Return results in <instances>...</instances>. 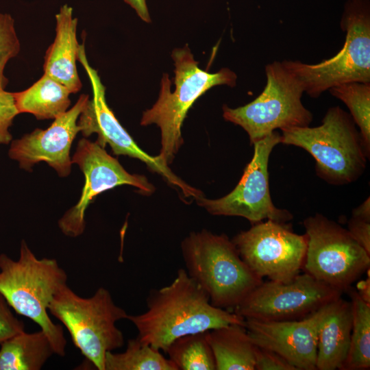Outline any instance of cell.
<instances>
[{
	"label": "cell",
	"instance_id": "1",
	"mask_svg": "<svg viewBox=\"0 0 370 370\" xmlns=\"http://www.w3.org/2000/svg\"><path fill=\"white\" fill-rule=\"evenodd\" d=\"M146 305L145 312L128 314L127 319L143 343L164 353L181 336L232 323L245 325L241 316L212 306L207 293L183 268L169 285L151 289Z\"/></svg>",
	"mask_w": 370,
	"mask_h": 370
},
{
	"label": "cell",
	"instance_id": "2",
	"mask_svg": "<svg viewBox=\"0 0 370 370\" xmlns=\"http://www.w3.org/2000/svg\"><path fill=\"white\" fill-rule=\"evenodd\" d=\"M67 275L55 259L38 258L22 241L18 260L0 255V293L16 313L37 323L49 337L54 353L65 356L66 340L61 325L54 323L48 307Z\"/></svg>",
	"mask_w": 370,
	"mask_h": 370
},
{
	"label": "cell",
	"instance_id": "3",
	"mask_svg": "<svg viewBox=\"0 0 370 370\" xmlns=\"http://www.w3.org/2000/svg\"><path fill=\"white\" fill-rule=\"evenodd\" d=\"M188 275L207 293L211 304L233 311L262 282L243 260L225 234L193 232L181 244Z\"/></svg>",
	"mask_w": 370,
	"mask_h": 370
},
{
	"label": "cell",
	"instance_id": "4",
	"mask_svg": "<svg viewBox=\"0 0 370 370\" xmlns=\"http://www.w3.org/2000/svg\"><path fill=\"white\" fill-rule=\"evenodd\" d=\"M281 143L308 152L317 176L334 186L358 180L369 158L352 117L339 106L330 108L319 126L282 130Z\"/></svg>",
	"mask_w": 370,
	"mask_h": 370
},
{
	"label": "cell",
	"instance_id": "5",
	"mask_svg": "<svg viewBox=\"0 0 370 370\" xmlns=\"http://www.w3.org/2000/svg\"><path fill=\"white\" fill-rule=\"evenodd\" d=\"M175 65V90L167 74L161 79L158 99L143 112L140 124L157 125L161 132V149L158 155L170 164L181 147L183 140L181 128L188 110L196 100L210 88L219 85L233 87L236 84V73L223 68L211 73L198 66L187 45L177 48L171 54Z\"/></svg>",
	"mask_w": 370,
	"mask_h": 370
},
{
	"label": "cell",
	"instance_id": "6",
	"mask_svg": "<svg viewBox=\"0 0 370 370\" xmlns=\"http://www.w3.org/2000/svg\"><path fill=\"white\" fill-rule=\"evenodd\" d=\"M48 312L62 323L73 344L96 369L105 370L106 353L124 345L123 334L116 323L127 319L128 314L103 287L84 298L66 284L53 296Z\"/></svg>",
	"mask_w": 370,
	"mask_h": 370
},
{
	"label": "cell",
	"instance_id": "7",
	"mask_svg": "<svg viewBox=\"0 0 370 370\" xmlns=\"http://www.w3.org/2000/svg\"><path fill=\"white\" fill-rule=\"evenodd\" d=\"M341 25L346 32L345 40L334 56L317 64L282 61L310 97H319L323 92L343 84L370 83V10L367 0L347 2Z\"/></svg>",
	"mask_w": 370,
	"mask_h": 370
},
{
	"label": "cell",
	"instance_id": "8",
	"mask_svg": "<svg viewBox=\"0 0 370 370\" xmlns=\"http://www.w3.org/2000/svg\"><path fill=\"white\" fill-rule=\"evenodd\" d=\"M265 73L266 86L254 100L236 108L223 107L224 119L243 127L251 144L278 129L306 127L313 120L301 102V82L282 62L267 64Z\"/></svg>",
	"mask_w": 370,
	"mask_h": 370
},
{
	"label": "cell",
	"instance_id": "9",
	"mask_svg": "<svg viewBox=\"0 0 370 370\" xmlns=\"http://www.w3.org/2000/svg\"><path fill=\"white\" fill-rule=\"evenodd\" d=\"M307 249L303 268L343 293L370 268L369 254L348 230L320 213L304 220Z\"/></svg>",
	"mask_w": 370,
	"mask_h": 370
},
{
	"label": "cell",
	"instance_id": "10",
	"mask_svg": "<svg viewBox=\"0 0 370 370\" xmlns=\"http://www.w3.org/2000/svg\"><path fill=\"white\" fill-rule=\"evenodd\" d=\"M280 143L281 134L276 130L254 143L253 158L236 186L217 199L204 196L196 198L198 205L212 215L241 217L252 225L264 219L280 223L292 220L291 212L277 208L270 195L269 160L272 150Z\"/></svg>",
	"mask_w": 370,
	"mask_h": 370
},
{
	"label": "cell",
	"instance_id": "11",
	"mask_svg": "<svg viewBox=\"0 0 370 370\" xmlns=\"http://www.w3.org/2000/svg\"><path fill=\"white\" fill-rule=\"evenodd\" d=\"M232 241L243 260L261 278L287 282L303 268L307 236L293 232L286 223L258 222Z\"/></svg>",
	"mask_w": 370,
	"mask_h": 370
},
{
	"label": "cell",
	"instance_id": "12",
	"mask_svg": "<svg viewBox=\"0 0 370 370\" xmlns=\"http://www.w3.org/2000/svg\"><path fill=\"white\" fill-rule=\"evenodd\" d=\"M343 293L305 272L287 282L269 280L254 288L232 312L264 321L299 320Z\"/></svg>",
	"mask_w": 370,
	"mask_h": 370
},
{
	"label": "cell",
	"instance_id": "13",
	"mask_svg": "<svg viewBox=\"0 0 370 370\" xmlns=\"http://www.w3.org/2000/svg\"><path fill=\"white\" fill-rule=\"evenodd\" d=\"M77 60H79L90 81L92 99H88L82 110L77 125L84 137L96 133V142L101 147L108 145L114 154L128 156L143 162L153 171L162 175L169 184L180 188L186 197L194 199L202 195V193L188 185L175 174L159 156H151L143 151L131 136L122 127L106 100V88L97 71L88 63L84 43L79 45Z\"/></svg>",
	"mask_w": 370,
	"mask_h": 370
},
{
	"label": "cell",
	"instance_id": "14",
	"mask_svg": "<svg viewBox=\"0 0 370 370\" xmlns=\"http://www.w3.org/2000/svg\"><path fill=\"white\" fill-rule=\"evenodd\" d=\"M71 160L83 172L85 183L78 202L58 221L59 227L68 236L76 237L84 232L86 210L99 193L121 185L134 186L145 194L154 190L145 176L129 173L97 142L82 138Z\"/></svg>",
	"mask_w": 370,
	"mask_h": 370
},
{
	"label": "cell",
	"instance_id": "15",
	"mask_svg": "<svg viewBox=\"0 0 370 370\" xmlns=\"http://www.w3.org/2000/svg\"><path fill=\"white\" fill-rule=\"evenodd\" d=\"M88 99V95H82L75 104L56 118L47 129H36L12 141L9 157L27 171L43 161L54 169L60 176L69 175L72 164L71 144L80 132L77 120Z\"/></svg>",
	"mask_w": 370,
	"mask_h": 370
},
{
	"label": "cell",
	"instance_id": "16",
	"mask_svg": "<svg viewBox=\"0 0 370 370\" xmlns=\"http://www.w3.org/2000/svg\"><path fill=\"white\" fill-rule=\"evenodd\" d=\"M325 308L299 320L245 319V327L255 345L278 353L297 370H317V334Z\"/></svg>",
	"mask_w": 370,
	"mask_h": 370
},
{
	"label": "cell",
	"instance_id": "17",
	"mask_svg": "<svg viewBox=\"0 0 370 370\" xmlns=\"http://www.w3.org/2000/svg\"><path fill=\"white\" fill-rule=\"evenodd\" d=\"M56 37L45 53L44 73L76 93L82 86L76 66L77 18L73 17L72 8L65 4L56 14Z\"/></svg>",
	"mask_w": 370,
	"mask_h": 370
},
{
	"label": "cell",
	"instance_id": "18",
	"mask_svg": "<svg viewBox=\"0 0 370 370\" xmlns=\"http://www.w3.org/2000/svg\"><path fill=\"white\" fill-rule=\"evenodd\" d=\"M352 325L350 301L340 297L325 305L317 334V370H342L349 347Z\"/></svg>",
	"mask_w": 370,
	"mask_h": 370
},
{
	"label": "cell",
	"instance_id": "19",
	"mask_svg": "<svg viewBox=\"0 0 370 370\" xmlns=\"http://www.w3.org/2000/svg\"><path fill=\"white\" fill-rule=\"evenodd\" d=\"M216 370H254L255 347L244 325L232 323L207 332Z\"/></svg>",
	"mask_w": 370,
	"mask_h": 370
},
{
	"label": "cell",
	"instance_id": "20",
	"mask_svg": "<svg viewBox=\"0 0 370 370\" xmlns=\"http://www.w3.org/2000/svg\"><path fill=\"white\" fill-rule=\"evenodd\" d=\"M70 90L49 75H43L28 88L14 92L19 113L33 114L37 119H55L68 110Z\"/></svg>",
	"mask_w": 370,
	"mask_h": 370
},
{
	"label": "cell",
	"instance_id": "21",
	"mask_svg": "<svg viewBox=\"0 0 370 370\" xmlns=\"http://www.w3.org/2000/svg\"><path fill=\"white\" fill-rule=\"evenodd\" d=\"M0 345V370H39L55 354L42 330L33 333L24 331Z\"/></svg>",
	"mask_w": 370,
	"mask_h": 370
},
{
	"label": "cell",
	"instance_id": "22",
	"mask_svg": "<svg viewBox=\"0 0 370 370\" xmlns=\"http://www.w3.org/2000/svg\"><path fill=\"white\" fill-rule=\"evenodd\" d=\"M345 293L350 297L352 325L342 370H367L370 368V304L362 299L352 286Z\"/></svg>",
	"mask_w": 370,
	"mask_h": 370
},
{
	"label": "cell",
	"instance_id": "23",
	"mask_svg": "<svg viewBox=\"0 0 370 370\" xmlns=\"http://www.w3.org/2000/svg\"><path fill=\"white\" fill-rule=\"evenodd\" d=\"M105 370H177L160 352L143 343L137 336L127 340L125 352H108Z\"/></svg>",
	"mask_w": 370,
	"mask_h": 370
},
{
	"label": "cell",
	"instance_id": "24",
	"mask_svg": "<svg viewBox=\"0 0 370 370\" xmlns=\"http://www.w3.org/2000/svg\"><path fill=\"white\" fill-rule=\"evenodd\" d=\"M207 332L181 336L169 345L165 354L177 370H216Z\"/></svg>",
	"mask_w": 370,
	"mask_h": 370
},
{
	"label": "cell",
	"instance_id": "25",
	"mask_svg": "<svg viewBox=\"0 0 370 370\" xmlns=\"http://www.w3.org/2000/svg\"><path fill=\"white\" fill-rule=\"evenodd\" d=\"M348 108L367 153L370 154V83L350 82L330 88Z\"/></svg>",
	"mask_w": 370,
	"mask_h": 370
},
{
	"label": "cell",
	"instance_id": "26",
	"mask_svg": "<svg viewBox=\"0 0 370 370\" xmlns=\"http://www.w3.org/2000/svg\"><path fill=\"white\" fill-rule=\"evenodd\" d=\"M20 49L14 20L9 14H0V89H4L8 83L4 75L6 64L18 54Z\"/></svg>",
	"mask_w": 370,
	"mask_h": 370
},
{
	"label": "cell",
	"instance_id": "27",
	"mask_svg": "<svg viewBox=\"0 0 370 370\" xmlns=\"http://www.w3.org/2000/svg\"><path fill=\"white\" fill-rule=\"evenodd\" d=\"M18 114L14 92L0 89V144H8L11 141L9 128Z\"/></svg>",
	"mask_w": 370,
	"mask_h": 370
},
{
	"label": "cell",
	"instance_id": "28",
	"mask_svg": "<svg viewBox=\"0 0 370 370\" xmlns=\"http://www.w3.org/2000/svg\"><path fill=\"white\" fill-rule=\"evenodd\" d=\"M9 306L0 293V344L25 331L24 323L14 316Z\"/></svg>",
	"mask_w": 370,
	"mask_h": 370
},
{
	"label": "cell",
	"instance_id": "29",
	"mask_svg": "<svg viewBox=\"0 0 370 370\" xmlns=\"http://www.w3.org/2000/svg\"><path fill=\"white\" fill-rule=\"evenodd\" d=\"M254 370H297L278 353L256 345Z\"/></svg>",
	"mask_w": 370,
	"mask_h": 370
},
{
	"label": "cell",
	"instance_id": "30",
	"mask_svg": "<svg viewBox=\"0 0 370 370\" xmlns=\"http://www.w3.org/2000/svg\"><path fill=\"white\" fill-rule=\"evenodd\" d=\"M347 227L352 238L370 254V221L352 217Z\"/></svg>",
	"mask_w": 370,
	"mask_h": 370
},
{
	"label": "cell",
	"instance_id": "31",
	"mask_svg": "<svg viewBox=\"0 0 370 370\" xmlns=\"http://www.w3.org/2000/svg\"><path fill=\"white\" fill-rule=\"evenodd\" d=\"M130 5L138 16L145 22H151V18L147 5L146 0H123Z\"/></svg>",
	"mask_w": 370,
	"mask_h": 370
},
{
	"label": "cell",
	"instance_id": "32",
	"mask_svg": "<svg viewBox=\"0 0 370 370\" xmlns=\"http://www.w3.org/2000/svg\"><path fill=\"white\" fill-rule=\"evenodd\" d=\"M352 217L370 221V197H368L360 206L353 209Z\"/></svg>",
	"mask_w": 370,
	"mask_h": 370
},
{
	"label": "cell",
	"instance_id": "33",
	"mask_svg": "<svg viewBox=\"0 0 370 370\" xmlns=\"http://www.w3.org/2000/svg\"><path fill=\"white\" fill-rule=\"evenodd\" d=\"M359 296L366 303L370 304V277L365 280H360L357 283L355 288Z\"/></svg>",
	"mask_w": 370,
	"mask_h": 370
}]
</instances>
